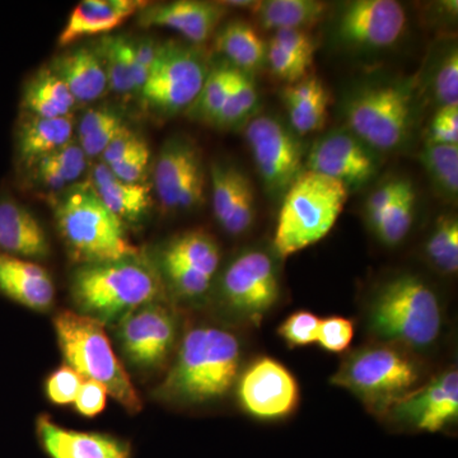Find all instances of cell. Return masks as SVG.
Masks as SVG:
<instances>
[{
    "instance_id": "31",
    "label": "cell",
    "mask_w": 458,
    "mask_h": 458,
    "mask_svg": "<svg viewBox=\"0 0 458 458\" xmlns=\"http://www.w3.org/2000/svg\"><path fill=\"white\" fill-rule=\"evenodd\" d=\"M123 125H125L123 114L117 108H90L83 114L78 123V144L89 159L98 158L102 156Z\"/></svg>"
},
{
    "instance_id": "16",
    "label": "cell",
    "mask_w": 458,
    "mask_h": 458,
    "mask_svg": "<svg viewBox=\"0 0 458 458\" xmlns=\"http://www.w3.org/2000/svg\"><path fill=\"white\" fill-rule=\"evenodd\" d=\"M406 12L394 0H355L337 17V38L360 49H385L400 40Z\"/></svg>"
},
{
    "instance_id": "24",
    "label": "cell",
    "mask_w": 458,
    "mask_h": 458,
    "mask_svg": "<svg viewBox=\"0 0 458 458\" xmlns=\"http://www.w3.org/2000/svg\"><path fill=\"white\" fill-rule=\"evenodd\" d=\"M146 5L138 0H83L69 16L59 45L68 47L87 36L111 32Z\"/></svg>"
},
{
    "instance_id": "2",
    "label": "cell",
    "mask_w": 458,
    "mask_h": 458,
    "mask_svg": "<svg viewBox=\"0 0 458 458\" xmlns=\"http://www.w3.org/2000/svg\"><path fill=\"white\" fill-rule=\"evenodd\" d=\"M71 291L81 313L105 325L161 301L164 285L158 271L138 255L81 265L72 276Z\"/></svg>"
},
{
    "instance_id": "5",
    "label": "cell",
    "mask_w": 458,
    "mask_h": 458,
    "mask_svg": "<svg viewBox=\"0 0 458 458\" xmlns=\"http://www.w3.org/2000/svg\"><path fill=\"white\" fill-rule=\"evenodd\" d=\"M57 344L66 364L84 379L106 388L126 411L137 414L143 403L131 376L123 369L104 324L81 312L60 311L54 318Z\"/></svg>"
},
{
    "instance_id": "30",
    "label": "cell",
    "mask_w": 458,
    "mask_h": 458,
    "mask_svg": "<svg viewBox=\"0 0 458 458\" xmlns=\"http://www.w3.org/2000/svg\"><path fill=\"white\" fill-rule=\"evenodd\" d=\"M89 161L78 141L72 140L32 165L36 182L50 191L72 188L87 171Z\"/></svg>"
},
{
    "instance_id": "4",
    "label": "cell",
    "mask_w": 458,
    "mask_h": 458,
    "mask_svg": "<svg viewBox=\"0 0 458 458\" xmlns=\"http://www.w3.org/2000/svg\"><path fill=\"white\" fill-rule=\"evenodd\" d=\"M349 198L343 182L303 170L283 195L274 249L286 259L316 245L330 233Z\"/></svg>"
},
{
    "instance_id": "6",
    "label": "cell",
    "mask_w": 458,
    "mask_h": 458,
    "mask_svg": "<svg viewBox=\"0 0 458 458\" xmlns=\"http://www.w3.org/2000/svg\"><path fill=\"white\" fill-rule=\"evenodd\" d=\"M438 297L423 280L401 276L386 283L369 312V324L377 335L411 346L432 345L442 328Z\"/></svg>"
},
{
    "instance_id": "37",
    "label": "cell",
    "mask_w": 458,
    "mask_h": 458,
    "mask_svg": "<svg viewBox=\"0 0 458 458\" xmlns=\"http://www.w3.org/2000/svg\"><path fill=\"white\" fill-rule=\"evenodd\" d=\"M415 201H417V195L412 185H410L394 201L393 207L386 210L384 216L373 227V231L382 243L396 246L408 236L414 222Z\"/></svg>"
},
{
    "instance_id": "23",
    "label": "cell",
    "mask_w": 458,
    "mask_h": 458,
    "mask_svg": "<svg viewBox=\"0 0 458 458\" xmlns=\"http://www.w3.org/2000/svg\"><path fill=\"white\" fill-rule=\"evenodd\" d=\"M0 252L31 261L50 254L49 238L40 222L13 199H0Z\"/></svg>"
},
{
    "instance_id": "33",
    "label": "cell",
    "mask_w": 458,
    "mask_h": 458,
    "mask_svg": "<svg viewBox=\"0 0 458 458\" xmlns=\"http://www.w3.org/2000/svg\"><path fill=\"white\" fill-rule=\"evenodd\" d=\"M420 161L432 180L434 188L443 197L456 199L458 192V146L427 144Z\"/></svg>"
},
{
    "instance_id": "43",
    "label": "cell",
    "mask_w": 458,
    "mask_h": 458,
    "mask_svg": "<svg viewBox=\"0 0 458 458\" xmlns=\"http://www.w3.org/2000/svg\"><path fill=\"white\" fill-rule=\"evenodd\" d=\"M354 324L342 316H331L319 322L318 343L328 352H343L351 346Z\"/></svg>"
},
{
    "instance_id": "32",
    "label": "cell",
    "mask_w": 458,
    "mask_h": 458,
    "mask_svg": "<svg viewBox=\"0 0 458 458\" xmlns=\"http://www.w3.org/2000/svg\"><path fill=\"white\" fill-rule=\"evenodd\" d=\"M98 47L106 69L108 89L119 95L137 93L132 40L123 35L106 36Z\"/></svg>"
},
{
    "instance_id": "34",
    "label": "cell",
    "mask_w": 458,
    "mask_h": 458,
    "mask_svg": "<svg viewBox=\"0 0 458 458\" xmlns=\"http://www.w3.org/2000/svg\"><path fill=\"white\" fill-rule=\"evenodd\" d=\"M259 101L258 89L250 74L232 66L231 84L225 105L219 111L214 125L231 128L245 120L255 110Z\"/></svg>"
},
{
    "instance_id": "11",
    "label": "cell",
    "mask_w": 458,
    "mask_h": 458,
    "mask_svg": "<svg viewBox=\"0 0 458 458\" xmlns=\"http://www.w3.org/2000/svg\"><path fill=\"white\" fill-rule=\"evenodd\" d=\"M155 189L165 210H190L203 203L205 170L194 143L181 137L165 141L157 157Z\"/></svg>"
},
{
    "instance_id": "18",
    "label": "cell",
    "mask_w": 458,
    "mask_h": 458,
    "mask_svg": "<svg viewBox=\"0 0 458 458\" xmlns=\"http://www.w3.org/2000/svg\"><path fill=\"white\" fill-rule=\"evenodd\" d=\"M393 406L400 420L419 430L436 433L445 429L458 417L457 370H445L426 387L410 393Z\"/></svg>"
},
{
    "instance_id": "48",
    "label": "cell",
    "mask_w": 458,
    "mask_h": 458,
    "mask_svg": "<svg viewBox=\"0 0 458 458\" xmlns=\"http://www.w3.org/2000/svg\"><path fill=\"white\" fill-rule=\"evenodd\" d=\"M270 42L283 50L288 51L292 55L303 60L307 64L312 65L315 59L316 42L309 31L304 30H279L274 32Z\"/></svg>"
},
{
    "instance_id": "7",
    "label": "cell",
    "mask_w": 458,
    "mask_h": 458,
    "mask_svg": "<svg viewBox=\"0 0 458 458\" xmlns=\"http://www.w3.org/2000/svg\"><path fill=\"white\" fill-rule=\"evenodd\" d=\"M419 381L417 363L399 349L369 346L352 352L331 378L375 408H390Z\"/></svg>"
},
{
    "instance_id": "52",
    "label": "cell",
    "mask_w": 458,
    "mask_h": 458,
    "mask_svg": "<svg viewBox=\"0 0 458 458\" xmlns=\"http://www.w3.org/2000/svg\"><path fill=\"white\" fill-rule=\"evenodd\" d=\"M150 161L149 147L146 146L126 157L120 164L113 165L110 171L117 179L128 183H141L146 179L148 165Z\"/></svg>"
},
{
    "instance_id": "15",
    "label": "cell",
    "mask_w": 458,
    "mask_h": 458,
    "mask_svg": "<svg viewBox=\"0 0 458 458\" xmlns=\"http://www.w3.org/2000/svg\"><path fill=\"white\" fill-rule=\"evenodd\" d=\"M300 399V386L293 373L273 358L252 361L238 381L241 406L260 420L288 417L297 409Z\"/></svg>"
},
{
    "instance_id": "26",
    "label": "cell",
    "mask_w": 458,
    "mask_h": 458,
    "mask_svg": "<svg viewBox=\"0 0 458 458\" xmlns=\"http://www.w3.org/2000/svg\"><path fill=\"white\" fill-rule=\"evenodd\" d=\"M72 116L45 119L26 114L17 131V155L21 164L32 167L36 162L73 140Z\"/></svg>"
},
{
    "instance_id": "20",
    "label": "cell",
    "mask_w": 458,
    "mask_h": 458,
    "mask_svg": "<svg viewBox=\"0 0 458 458\" xmlns=\"http://www.w3.org/2000/svg\"><path fill=\"white\" fill-rule=\"evenodd\" d=\"M36 434L49 458H132L131 445L125 439L113 434L68 429L49 415L38 418Z\"/></svg>"
},
{
    "instance_id": "47",
    "label": "cell",
    "mask_w": 458,
    "mask_h": 458,
    "mask_svg": "<svg viewBox=\"0 0 458 458\" xmlns=\"http://www.w3.org/2000/svg\"><path fill=\"white\" fill-rule=\"evenodd\" d=\"M146 146L147 140L140 134L129 126L123 125L102 153L101 162L107 167H113Z\"/></svg>"
},
{
    "instance_id": "19",
    "label": "cell",
    "mask_w": 458,
    "mask_h": 458,
    "mask_svg": "<svg viewBox=\"0 0 458 458\" xmlns=\"http://www.w3.org/2000/svg\"><path fill=\"white\" fill-rule=\"evenodd\" d=\"M227 7L222 3L201 0H176V2L148 4L138 12L141 27H164L174 30L194 45L209 40Z\"/></svg>"
},
{
    "instance_id": "28",
    "label": "cell",
    "mask_w": 458,
    "mask_h": 458,
    "mask_svg": "<svg viewBox=\"0 0 458 458\" xmlns=\"http://www.w3.org/2000/svg\"><path fill=\"white\" fill-rule=\"evenodd\" d=\"M252 14L267 31L307 30L321 22L327 4L318 0H262L255 2Z\"/></svg>"
},
{
    "instance_id": "13",
    "label": "cell",
    "mask_w": 458,
    "mask_h": 458,
    "mask_svg": "<svg viewBox=\"0 0 458 458\" xmlns=\"http://www.w3.org/2000/svg\"><path fill=\"white\" fill-rule=\"evenodd\" d=\"M221 261L218 243L204 231L183 232L171 240L161 255V271L182 298L207 293Z\"/></svg>"
},
{
    "instance_id": "41",
    "label": "cell",
    "mask_w": 458,
    "mask_h": 458,
    "mask_svg": "<svg viewBox=\"0 0 458 458\" xmlns=\"http://www.w3.org/2000/svg\"><path fill=\"white\" fill-rule=\"evenodd\" d=\"M321 318L310 311H297L284 319L278 334L291 346H309L318 343Z\"/></svg>"
},
{
    "instance_id": "22",
    "label": "cell",
    "mask_w": 458,
    "mask_h": 458,
    "mask_svg": "<svg viewBox=\"0 0 458 458\" xmlns=\"http://www.w3.org/2000/svg\"><path fill=\"white\" fill-rule=\"evenodd\" d=\"M49 68L65 83L77 105L92 104L108 90L106 69L98 47L65 51L53 60Z\"/></svg>"
},
{
    "instance_id": "27",
    "label": "cell",
    "mask_w": 458,
    "mask_h": 458,
    "mask_svg": "<svg viewBox=\"0 0 458 458\" xmlns=\"http://www.w3.org/2000/svg\"><path fill=\"white\" fill-rule=\"evenodd\" d=\"M22 104L26 114L45 119L72 116L77 106L71 90L49 66L40 69L27 82Z\"/></svg>"
},
{
    "instance_id": "25",
    "label": "cell",
    "mask_w": 458,
    "mask_h": 458,
    "mask_svg": "<svg viewBox=\"0 0 458 458\" xmlns=\"http://www.w3.org/2000/svg\"><path fill=\"white\" fill-rule=\"evenodd\" d=\"M89 181L105 207L123 223L140 222L150 212L152 194L146 182H123L102 162L93 167Z\"/></svg>"
},
{
    "instance_id": "42",
    "label": "cell",
    "mask_w": 458,
    "mask_h": 458,
    "mask_svg": "<svg viewBox=\"0 0 458 458\" xmlns=\"http://www.w3.org/2000/svg\"><path fill=\"white\" fill-rule=\"evenodd\" d=\"M84 378L68 364L59 367L47 377L45 393L47 399L55 405L65 406L74 403Z\"/></svg>"
},
{
    "instance_id": "3",
    "label": "cell",
    "mask_w": 458,
    "mask_h": 458,
    "mask_svg": "<svg viewBox=\"0 0 458 458\" xmlns=\"http://www.w3.org/2000/svg\"><path fill=\"white\" fill-rule=\"evenodd\" d=\"M55 219L60 236L81 265L140 255L126 237L123 223L105 207L89 181L65 190L55 205Z\"/></svg>"
},
{
    "instance_id": "51",
    "label": "cell",
    "mask_w": 458,
    "mask_h": 458,
    "mask_svg": "<svg viewBox=\"0 0 458 458\" xmlns=\"http://www.w3.org/2000/svg\"><path fill=\"white\" fill-rule=\"evenodd\" d=\"M159 44L150 38H141L140 40H132V50H134V84L137 95H140L141 89L149 77L150 69L155 63L157 51Z\"/></svg>"
},
{
    "instance_id": "39",
    "label": "cell",
    "mask_w": 458,
    "mask_h": 458,
    "mask_svg": "<svg viewBox=\"0 0 458 458\" xmlns=\"http://www.w3.org/2000/svg\"><path fill=\"white\" fill-rule=\"evenodd\" d=\"M328 104H330V95H328L327 89L321 90L315 98L303 102V104H288V102H285L292 131L298 137L321 131L327 123Z\"/></svg>"
},
{
    "instance_id": "40",
    "label": "cell",
    "mask_w": 458,
    "mask_h": 458,
    "mask_svg": "<svg viewBox=\"0 0 458 458\" xmlns=\"http://www.w3.org/2000/svg\"><path fill=\"white\" fill-rule=\"evenodd\" d=\"M434 98L439 107L458 105V54L451 49L443 56L433 77Z\"/></svg>"
},
{
    "instance_id": "8",
    "label": "cell",
    "mask_w": 458,
    "mask_h": 458,
    "mask_svg": "<svg viewBox=\"0 0 458 458\" xmlns=\"http://www.w3.org/2000/svg\"><path fill=\"white\" fill-rule=\"evenodd\" d=\"M414 119L412 93L403 84L357 90L345 105L349 132L373 152H390L406 140Z\"/></svg>"
},
{
    "instance_id": "49",
    "label": "cell",
    "mask_w": 458,
    "mask_h": 458,
    "mask_svg": "<svg viewBox=\"0 0 458 458\" xmlns=\"http://www.w3.org/2000/svg\"><path fill=\"white\" fill-rule=\"evenodd\" d=\"M427 144L458 146V105L438 108L428 129Z\"/></svg>"
},
{
    "instance_id": "14",
    "label": "cell",
    "mask_w": 458,
    "mask_h": 458,
    "mask_svg": "<svg viewBox=\"0 0 458 458\" xmlns=\"http://www.w3.org/2000/svg\"><path fill=\"white\" fill-rule=\"evenodd\" d=\"M117 324L120 345L132 366L157 369L170 357L176 342V319L162 301L144 304Z\"/></svg>"
},
{
    "instance_id": "9",
    "label": "cell",
    "mask_w": 458,
    "mask_h": 458,
    "mask_svg": "<svg viewBox=\"0 0 458 458\" xmlns=\"http://www.w3.org/2000/svg\"><path fill=\"white\" fill-rule=\"evenodd\" d=\"M209 66L198 47L181 42L159 44L140 98L146 110L161 117L188 111L197 99Z\"/></svg>"
},
{
    "instance_id": "10",
    "label": "cell",
    "mask_w": 458,
    "mask_h": 458,
    "mask_svg": "<svg viewBox=\"0 0 458 458\" xmlns=\"http://www.w3.org/2000/svg\"><path fill=\"white\" fill-rule=\"evenodd\" d=\"M245 137L265 189L273 197L284 195L303 171L298 135L276 117L262 114L249 123Z\"/></svg>"
},
{
    "instance_id": "50",
    "label": "cell",
    "mask_w": 458,
    "mask_h": 458,
    "mask_svg": "<svg viewBox=\"0 0 458 458\" xmlns=\"http://www.w3.org/2000/svg\"><path fill=\"white\" fill-rule=\"evenodd\" d=\"M107 396L105 386L92 379H84L80 393L75 397V410L84 418L98 417L106 408Z\"/></svg>"
},
{
    "instance_id": "29",
    "label": "cell",
    "mask_w": 458,
    "mask_h": 458,
    "mask_svg": "<svg viewBox=\"0 0 458 458\" xmlns=\"http://www.w3.org/2000/svg\"><path fill=\"white\" fill-rule=\"evenodd\" d=\"M216 47L231 66L243 73L258 71L267 60V45L258 30L246 21H231L223 27L216 35Z\"/></svg>"
},
{
    "instance_id": "17",
    "label": "cell",
    "mask_w": 458,
    "mask_h": 458,
    "mask_svg": "<svg viewBox=\"0 0 458 458\" xmlns=\"http://www.w3.org/2000/svg\"><path fill=\"white\" fill-rule=\"evenodd\" d=\"M307 170L343 182L348 189L369 182L378 172V159L352 132H330L316 141L307 157Z\"/></svg>"
},
{
    "instance_id": "21",
    "label": "cell",
    "mask_w": 458,
    "mask_h": 458,
    "mask_svg": "<svg viewBox=\"0 0 458 458\" xmlns=\"http://www.w3.org/2000/svg\"><path fill=\"white\" fill-rule=\"evenodd\" d=\"M0 293L33 311H47L55 285L47 269L31 260L0 252Z\"/></svg>"
},
{
    "instance_id": "35",
    "label": "cell",
    "mask_w": 458,
    "mask_h": 458,
    "mask_svg": "<svg viewBox=\"0 0 458 458\" xmlns=\"http://www.w3.org/2000/svg\"><path fill=\"white\" fill-rule=\"evenodd\" d=\"M231 77V65L219 64L209 68L197 99L188 110L190 114L201 122L214 123L227 98Z\"/></svg>"
},
{
    "instance_id": "46",
    "label": "cell",
    "mask_w": 458,
    "mask_h": 458,
    "mask_svg": "<svg viewBox=\"0 0 458 458\" xmlns=\"http://www.w3.org/2000/svg\"><path fill=\"white\" fill-rule=\"evenodd\" d=\"M411 182L408 180L394 179L387 181L384 185L379 186L376 189L372 194L369 195V200L366 203V214L367 219H369L370 227H375L377 222L379 221L386 210L390 209L397 200L403 195Z\"/></svg>"
},
{
    "instance_id": "45",
    "label": "cell",
    "mask_w": 458,
    "mask_h": 458,
    "mask_svg": "<svg viewBox=\"0 0 458 458\" xmlns=\"http://www.w3.org/2000/svg\"><path fill=\"white\" fill-rule=\"evenodd\" d=\"M255 214L254 186H252L251 181L247 179L241 189L231 216L223 229L232 236H240L251 228L252 223L255 221Z\"/></svg>"
},
{
    "instance_id": "12",
    "label": "cell",
    "mask_w": 458,
    "mask_h": 458,
    "mask_svg": "<svg viewBox=\"0 0 458 458\" xmlns=\"http://www.w3.org/2000/svg\"><path fill=\"white\" fill-rule=\"evenodd\" d=\"M222 294L233 311L261 322L280 295L278 274L270 256L258 250L237 256L223 274Z\"/></svg>"
},
{
    "instance_id": "38",
    "label": "cell",
    "mask_w": 458,
    "mask_h": 458,
    "mask_svg": "<svg viewBox=\"0 0 458 458\" xmlns=\"http://www.w3.org/2000/svg\"><path fill=\"white\" fill-rule=\"evenodd\" d=\"M426 251L434 267L442 273L458 270V222L454 216H441L428 238Z\"/></svg>"
},
{
    "instance_id": "44",
    "label": "cell",
    "mask_w": 458,
    "mask_h": 458,
    "mask_svg": "<svg viewBox=\"0 0 458 458\" xmlns=\"http://www.w3.org/2000/svg\"><path fill=\"white\" fill-rule=\"evenodd\" d=\"M267 60L269 63L271 73L276 75L278 80L289 84L301 82L306 75L309 74L310 68L312 65L307 64L303 60L292 55L288 51L276 47L273 42H269L267 49Z\"/></svg>"
},
{
    "instance_id": "1",
    "label": "cell",
    "mask_w": 458,
    "mask_h": 458,
    "mask_svg": "<svg viewBox=\"0 0 458 458\" xmlns=\"http://www.w3.org/2000/svg\"><path fill=\"white\" fill-rule=\"evenodd\" d=\"M240 360L241 345L233 334L219 327L192 328L183 336L158 396L177 403L219 399L236 381Z\"/></svg>"
},
{
    "instance_id": "36",
    "label": "cell",
    "mask_w": 458,
    "mask_h": 458,
    "mask_svg": "<svg viewBox=\"0 0 458 458\" xmlns=\"http://www.w3.org/2000/svg\"><path fill=\"white\" fill-rule=\"evenodd\" d=\"M210 179H212L214 216H216V222L225 227L231 216L232 210H233L234 204H236L241 189L249 177L233 165L216 162L212 165Z\"/></svg>"
}]
</instances>
